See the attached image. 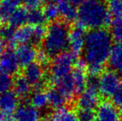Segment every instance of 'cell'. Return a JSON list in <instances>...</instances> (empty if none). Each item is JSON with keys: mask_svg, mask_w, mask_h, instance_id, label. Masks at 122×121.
<instances>
[{"mask_svg": "<svg viewBox=\"0 0 122 121\" xmlns=\"http://www.w3.org/2000/svg\"><path fill=\"white\" fill-rule=\"evenodd\" d=\"M4 47H5V42H4V41L0 37V56L4 52Z\"/></svg>", "mask_w": 122, "mask_h": 121, "instance_id": "8d00e7d4", "label": "cell"}, {"mask_svg": "<svg viewBox=\"0 0 122 121\" xmlns=\"http://www.w3.org/2000/svg\"><path fill=\"white\" fill-rule=\"evenodd\" d=\"M111 35L117 44H122V18L115 19L114 22H112L111 26Z\"/></svg>", "mask_w": 122, "mask_h": 121, "instance_id": "4316f807", "label": "cell"}, {"mask_svg": "<svg viewBox=\"0 0 122 121\" xmlns=\"http://www.w3.org/2000/svg\"><path fill=\"white\" fill-rule=\"evenodd\" d=\"M54 3H68L74 5V6H81L83 3H85L86 0H52Z\"/></svg>", "mask_w": 122, "mask_h": 121, "instance_id": "e575fe53", "label": "cell"}, {"mask_svg": "<svg viewBox=\"0 0 122 121\" xmlns=\"http://www.w3.org/2000/svg\"><path fill=\"white\" fill-rule=\"evenodd\" d=\"M78 118L80 121H96V112L91 110H79Z\"/></svg>", "mask_w": 122, "mask_h": 121, "instance_id": "f546056e", "label": "cell"}, {"mask_svg": "<svg viewBox=\"0 0 122 121\" xmlns=\"http://www.w3.org/2000/svg\"><path fill=\"white\" fill-rule=\"evenodd\" d=\"M108 63L111 71L122 76V44H116L113 47Z\"/></svg>", "mask_w": 122, "mask_h": 121, "instance_id": "9a60e30c", "label": "cell"}, {"mask_svg": "<svg viewBox=\"0 0 122 121\" xmlns=\"http://www.w3.org/2000/svg\"><path fill=\"white\" fill-rule=\"evenodd\" d=\"M112 101L119 110H122V85L112 96Z\"/></svg>", "mask_w": 122, "mask_h": 121, "instance_id": "1f68e13d", "label": "cell"}, {"mask_svg": "<svg viewBox=\"0 0 122 121\" xmlns=\"http://www.w3.org/2000/svg\"><path fill=\"white\" fill-rule=\"evenodd\" d=\"M120 117V110L113 102L102 101L96 110V121H119Z\"/></svg>", "mask_w": 122, "mask_h": 121, "instance_id": "52a82bcc", "label": "cell"}, {"mask_svg": "<svg viewBox=\"0 0 122 121\" xmlns=\"http://www.w3.org/2000/svg\"><path fill=\"white\" fill-rule=\"evenodd\" d=\"M43 14L47 21L50 22H56V19L60 16L59 8L58 5L55 3H49L44 6L43 8Z\"/></svg>", "mask_w": 122, "mask_h": 121, "instance_id": "d4e9b609", "label": "cell"}, {"mask_svg": "<svg viewBox=\"0 0 122 121\" xmlns=\"http://www.w3.org/2000/svg\"><path fill=\"white\" fill-rule=\"evenodd\" d=\"M48 58L49 56L44 51H41V52H38V53H37V60L38 61L39 64L42 65V66H44V65H46L48 62Z\"/></svg>", "mask_w": 122, "mask_h": 121, "instance_id": "836d02e7", "label": "cell"}, {"mask_svg": "<svg viewBox=\"0 0 122 121\" xmlns=\"http://www.w3.org/2000/svg\"><path fill=\"white\" fill-rule=\"evenodd\" d=\"M47 21L43 12L41 11L38 8H34L28 11V18L27 23L32 26H38V25H43L44 22Z\"/></svg>", "mask_w": 122, "mask_h": 121, "instance_id": "cb8c5ba5", "label": "cell"}, {"mask_svg": "<svg viewBox=\"0 0 122 121\" xmlns=\"http://www.w3.org/2000/svg\"><path fill=\"white\" fill-rule=\"evenodd\" d=\"M12 86H13V81L11 76L0 71V95L9 91Z\"/></svg>", "mask_w": 122, "mask_h": 121, "instance_id": "83f0119b", "label": "cell"}, {"mask_svg": "<svg viewBox=\"0 0 122 121\" xmlns=\"http://www.w3.org/2000/svg\"><path fill=\"white\" fill-rule=\"evenodd\" d=\"M20 66L16 52L12 50L4 51L0 56V71L2 72L9 76L15 75L19 71Z\"/></svg>", "mask_w": 122, "mask_h": 121, "instance_id": "9c48e42d", "label": "cell"}, {"mask_svg": "<svg viewBox=\"0 0 122 121\" xmlns=\"http://www.w3.org/2000/svg\"><path fill=\"white\" fill-rule=\"evenodd\" d=\"M31 103L32 106L37 108V110H42L46 108L49 105L47 93L41 90H37L31 97Z\"/></svg>", "mask_w": 122, "mask_h": 121, "instance_id": "7402d4cb", "label": "cell"}, {"mask_svg": "<svg viewBox=\"0 0 122 121\" xmlns=\"http://www.w3.org/2000/svg\"><path fill=\"white\" fill-rule=\"evenodd\" d=\"M70 31L63 22H53L47 27L45 38L42 42L43 51L50 57L63 53L69 47Z\"/></svg>", "mask_w": 122, "mask_h": 121, "instance_id": "3957f363", "label": "cell"}, {"mask_svg": "<svg viewBox=\"0 0 122 121\" xmlns=\"http://www.w3.org/2000/svg\"><path fill=\"white\" fill-rule=\"evenodd\" d=\"M53 84L55 85L56 89L59 90L66 97L68 100H72L73 97L76 94L72 77H71V74L66 77L63 78V79L55 81V82H53Z\"/></svg>", "mask_w": 122, "mask_h": 121, "instance_id": "5bb4252c", "label": "cell"}, {"mask_svg": "<svg viewBox=\"0 0 122 121\" xmlns=\"http://www.w3.org/2000/svg\"><path fill=\"white\" fill-rule=\"evenodd\" d=\"M13 118H12V115L6 113L3 110H2L0 109V121H12Z\"/></svg>", "mask_w": 122, "mask_h": 121, "instance_id": "d590c367", "label": "cell"}, {"mask_svg": "<svg viewBox=\"0 0 122 121\" xmlns=\"http://www.w3.org/2000/svg\"><path fill=\"white\" fill-rule=\"evenodd\" d=\"M111 16L104 0H86L78 8L77 26L91 30L104 28Z\"/></svg>", "mask_w": 122, "mask_h": 121, "instance_id": "7a4b0ae2", "label": "cell"}, {"mask_svg": "<svg viewBox=\"0 0 122 121\" xmlns=\"http://www.w3.org/2000/svg\"><path fill=\"white\" fill-rule=\"evenodd\" d=\"M28 11L26 8H18L12 13L8 20V25L13 28H18L24 26L27 23Z\"/></svg>", "mask_w": 122, "mask_h": 121, "instance_id": "2e32d148", "label": "cell"}, {"mask_svg": "<svg viewBox=\"0 0 122 121\" xmlns=\"http://www.w3.org/2000/svg\"><path fill=\"white\" fill-rule=\"evenodd\" d=\"M23 2L27 8H29L30 9H34L42 6L46 2V0H23Z\"/></svg>", "mask_w": 122, "mask_h": 121, "instance_id": "d6a6232c", "label": "cell"}, {"mask_svg": "<svg viewBox=\"0 0 122 121\" xmlns=\"http://www.w3.org/2000/svg\"><path fill=\"white\" fill-rule=\"evenodd\" d=\"M15 52L20 65L24 67L31 65L34 62V61L37 60V53H38L35 47L31 44L20 45Z\"/></svg>", "mask_w": 122, "mask_h": 121, "instance_id": "8fae6325", "label": "cell"}, {"mask_svg": "<svg viewBox=\"0 0 122 121\" xmlns=\"http://www.w3.org/2000/svg\"><path fill=\"white\" fill-rule=\"evenodd\" d=\"M47 33V28L43 25L33 27V40L32 42L35 44H38L41 42H43Z\"/></svg>", "mask_w": 122, "mask_h": 121, "instance_id": "f1b7e54d", "label": "cell"}, {"mask_svg": "<svg viewBox=\"0 0 122 121\" xmlns=\"http://www.w3.org/2000/svg\"><path fill=\"white\" fill-rule=\"evenodd\" d=\"M107 8L115 19L122 18V0H107Z\"/></svg>", "mask_w": 122, "mask_h": 121, "instance_id": "484cf974", "label": "cell"}, {"mask_svg": "<svg viewBox=\"0 0 122 121\" xmlns=\"http://www.w3.org/2000/svg\"><path fill=\"white\" fill-rule=\"evenodd\" d=\"M47 95H48L49 105L56 110L64 107V105H66L68 100L66 97L56 88L49 90L47 92Z\"/></svg>", "mask_w": 122, "mask_h": 121, "instance_id": "44dd1931", "label": "cell"}, {"mask_svg": "<svg viewBox=\"0 0 122 121\" xmlns=\"http://www.w3.org/2000/svg\"><path fill=\"white\" fill-rule=\"evenodd\" d=\"M23 0H0V5L15 10L21 5Z\"/></svg>", "mask_w": 122, "mask_h": 121, "instance_id": "4dcf8cb0", "label": "cell"}, {"mask_svg": "<svg viewBox=\"0 0 122 121\" xmlns=\"http://www.w3.org/2000/svg\"><path fill=\"white\" fill-rule=\"evenodd\" d=\"M31 84L24 76H18L13 81L14 93L18 95V98H27L31 92Z\"/></svg>", "mask_w": 122, "mask_h": 121, "instance_id": "d6986e66", "label": "cell"}, {"mask_svg": "<svg viewBox=\"0 0 122 121\" xmlns=\"http://www.w3.org/2000/svg\"><path fill=\"white\" fill-rule=\"evenodd\" d=\"M86 34L85 29L79 26H76L70 32L69 35V48L70 52L75 57L83 52L85 48Z\"/></svg>", "mask_w": 122, "mask_h": 121, "instance_id": "ba28073f", "label": "cell"}, {"mask_svg": "<svg viewBox=\"0 0 122 121\" xmlns=\"http://www.w3.org/2000/svg\"><path fill=\"white\" fill-rule=\"evenodd\" d=\"M15 121H40L41 114L39 110L32 105L18 106L14 113Z\"/></svg>", "mask_w": 122, "mask_h": 121, "instance_id": "7c38bea8", "label": "cell"}, {"mask_svg": "<svg viewBox=\"0 0 122 121\" xmlns=\"http://www.w3.org/2000/svg\"><path fill=\"white\" fill-rule=\"evenodd\" d=\"M100 91L98 88V79L95 76L88 78L87 86L79 95L76 105L79 110H94L99 105Z\"/></svg>", "mask_w": 122, "mask_h": 121, "instance_id": "5b68a950", "label": "cell"}, {"mask_svg": "<svg viewBox=\"0 0 122 121\" xmlns=\"http://www.w3.org/2000/svg\"><path fill=\"white\" fill-rule=\"evenodd\" d=\"M60 16L63 18V20L67 23L73 22L74 20L77 19L78 16V10L75 8L76 6L68 3H58Z\"/></svg>", "mask_w": 122, "mask_h": 121, "instance_id": "ffe728a7", "label": "cell"}, {"mask_svg": "<svg viewBox=\"0 0 122 121\" xmlns=\"http://www.w3.org/2000/svg\"><path fill=\"white\" fill-rule=\"evenodd\" d=\"M15 31L14 28L8 26H3L0 28V37L8 44L10 47H13L16 44L15 42Z\"/></svg>", "mask_w": 122, "mask_h": 121, "instance_id": "603a6c76", "label": "cell"}, {"mask_svg": "<svg viewBox=\"0 0 122 121\" xmlns=\"http://www.w3.org/2000/svg\"><path fill=\"white\" fill-rule=\"evenodd\" d=\"M33 40V27L31 25H24L17 28L15 31V42L21 45L29 44Z\"/></svg>", "mask_w": 122, "mask_h": 121, "instance_id": "ac0fdd59", "label": "cell"}, {"mask_svg": "<svg viewBox=\"0 0 122 121\" xmlns=\"http://www.w3.org/2000/svg\"><path fill=\"white\" fill-rule=\"evenodd\" d=\"M18 108V97L14 91H7L0 95V109L12 115Z\"/></svg>", "mask_w": 122, "mask_h": 121, "instance_id": "4fadbf2b", "label": "cell"}, {"mask_svg": "<svg viewBox=\"0 0 122 121\" xmlns=\"http://www.w3.org/2000/svg\"><path fill=\"white\" fill-rule=\"evenodd\" d=\"M75 56L71 52H63L54 57L50 68V75L52 82L70 76L76 65Z\"/></svg>", "mask_w": 122, "mask_h": 121, "instance_id": "277c9868", "label": "cell"}, {"mask_svg": "<svg viewBox=\"0 0 122 121\" xmlns=\"http://www.w3.org/2000/svg\"><path fill=\"white\" fill-rule=\"evenodd\" d=\"M48 121H80L78 115L72 110L66 107L56 109L49 116Z\"/></svg>", "mask_w": 122, "mask_h": 121, "instance_id": "e0dca14e", "label": "cell"}, {"mask_svg": "<svg viewBox=\"0 0 122 121\" xmlns=\"http://www.w3.org/2000/svg\"><path fill=\"white\" fill-rule=\"evenodd\" d=\"M24 77L27 80L31 86L40 90L44 81V70L42 66L38 62H33L29 66H26L24 70Z\"/></svg>", "mask_w": 122, "mask_h": 121, "instance_id": "30bf717a", "label": "cell"}, {"mask_svg": "<svg viewBox=\"0 0 122 121\" xmlns=\"http://www.w3.org/2000/svg\"><path fill=\"white\" fill-rule=\"evenodd\" d=\"M112 40L111 32L105 28L91 30L86 34L83 60L92 76L96 77L103 72L114 47Z\"/></svg>", "mask_w": 122, "mask_h": 121, "instance_id": "6da1fadb", "label": "cell"}, {"mask_svg": "<svg viewBox=\"0 0 122 121\" xmlns=\"http://www.w3.org/2000/svg\"><path fill=\"white\" fill-rule=\"evenodd\" d=\"M121 85V76L113 71H103L98 78L100 94L104 97H112Z\"/></svg>", "mask_w": 122, "mask_h": 121, "instance_id": "8992f818", "label": "cell"}]
</instances>
